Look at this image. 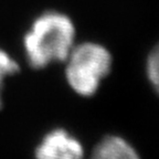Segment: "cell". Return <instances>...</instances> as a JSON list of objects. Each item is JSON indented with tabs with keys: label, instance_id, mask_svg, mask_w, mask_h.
<instances>
[{
	"label": "cell",
	"instance_id": "5b68a950",
	"mask_svg": "<svg viewBox=\"0 0 159 159\" xmlns=\"http://www.w3.org/2000/svg\"><path fill=\"white\" fill-rule=\"evenodd\" d=\"M19 71V65L6 51L0 49V108L2 107V89L3 82L7 76L15 74Z\"/></svg>",
	"mask_w": 159,
	"mask_h": 159
},
{
	"label": "cell",
	"instance_id": "7a4b0ae2",
	"mask_svg": "<svg viewBox=\"0 0 159 159\" xmlns=\"http://www.w3.org/2000/svg\"><path fill=\"white\" fill-rule=\"evenodd\" d=\"M65 61V77L70 87L84 97L97 92L112 67V55L106 48L92 42L73 47Z\"/></svg>",
	"mask_w": 159,
	"mask_h": 159
},
{
	"label": "cell",
	"instance_id": "277c9868",
	"mask_svg": "<svg viewBox=\"0 0 159 159\" xmlns=\"http://www.w3.org/2000/svg\"><path fill=\"white\" fill-rule=\"evenodd\" d=\"M89 159H140V156L126 139L109 135L95 146Z\"/></svg>",
	"mask_w": 159,
	"mask_h": 159
},
{
	"label": "cell",
	"instance_id": "8992f818",
	"mask_svg": "<svg viewBox=\"0 0 159 159\" xmlns=\"http://www.w3.org/2000/svg\"><path fill=\"white\" fill-rule=\"evenodd\" d=\"M158 49L155 48L150 54L148 55L146 63V73L148 80L154 85L155 89H158V82H159V57H158Z\"/></svg>",
	"mask_w": 159,
	"mask_h": 159
},
{
	"label": "cell",
	"instance_id": "3957f363",
	"mask_svg": "<svg viewBox=\"0 0 159 159\" xmlns=\"http://www.w3.org/2000/svg\"><path fill=\"white\" fill-rule=\"evenodd\" d=\"M34 155L35 159H84V148L67 130L57 128L43 137Z\"/></svg>",
	"mask_w": 159,
	"mask_h": 159
},
{
	"label": "cell",
	"instance_id": "6da1fadb",
	"mask_svg": "<svg viewBox=\"0 0 159 159\" xmlns=\"http://www.w3.org/2000/svg\"><path fill=\"white\" fill-rule=\"evenodd\" d=\"M74 25L66 16L50 11L38 17L23 39L30 66L40 70L65 61L74 47Z\"/></svg>",
	"mask_w": 159,
	"mask_h": 159
}]
</instances>
